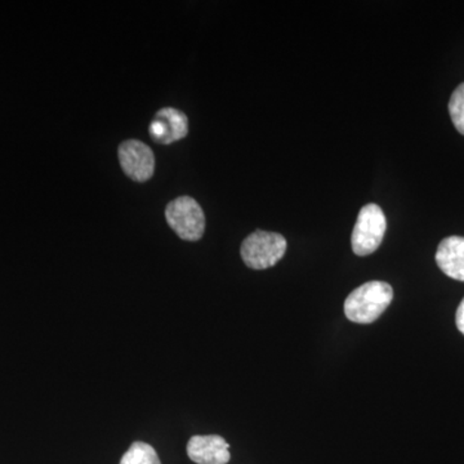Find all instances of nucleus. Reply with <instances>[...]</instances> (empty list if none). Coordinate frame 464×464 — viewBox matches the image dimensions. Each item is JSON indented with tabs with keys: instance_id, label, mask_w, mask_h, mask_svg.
<instances>
[{
	"instance_id": "1",
	"label": "nucleus",
	"mask_w": 464,
	"mask_h": 464,
	"mask_svg": "<svg viewBox=\"0 0 464 464\" xmlns=\"http://www.w3.org/2000/svg\"><path fill=\"white\" fill-rule=\"evenodd\" d=\"M393 289L384 282H369L353 290L344 302L347 319L356 324H372L390 306Z\"/></svg>"
},
{
	"instance_id": "2",
	"label": "nucleus",
	"mask_w": 464,
	"mask_h": 464,
	"mask_svg": "<svg viewBox=\"0 0 464 464\" xmlns=\"http://www.w3.org/2000/svg\"><path fill=\"white\" fill-rule=\"evenodd\" d=\"M286 240L276 232L255 231L241 244V258L253 270L273 267L284 257Z\"/></svg>"
},
{
	"instance_id": "3",
	"label": "nucleus",
	"mask_w": 464,
	"mask_h": 464,
	"mask_svg": "<svg viewBox=\"0 0 464 464\" xmlns=\"http://www.w3.org/2000/svg\"><path fill=\"white\" fill-rule=\"evenodd\" d=\"M387 221L383 210L377 204H366L360 209L351 244L356 256L364 257L380 248L386 234Z\"/></svg>"
},
{
	"instance_id": "4",
	"label": "nucleus",
	"mask_w": 464,
	"mask_h": 464,
	"mask_svg": "<svg viewBox=\"0 0 464 464\" xmlns=\"http://www.w3.org/2000/svg\"><path fill=\"white\" fill-rule=\"evenodd\" d=\"M168 225L186 241H198L206 231V216L197 200L190 197H179L168 204Z\"/></svg>"
},
{
	"instance_id": "5",
	"label": "nucleus",
	"mask_w": 464,
	"mask_h": 464,
	"mask_svg": "<svg viewBox=\"0 0 464 464\" xmlns=\"http://www.w3.org/2000/svg\"><path fill=\"white\" fill-rule=\"evenodd\" d=\"M119 161L124 173L133 181L146 182L154 176V152L139 140H128L119 146Z\"/></svg>"
},
{
	"instance_id": "6",
	"label": "nucleus",
	"mask_w": 464,
	"mask_h": 464,
	"mask_svg": "<svg viewBox=\"0 0 464 464\" xmlns=\"http://www.w3.org/2000/svg\"><path fill=\"white\" fill-rule=\"evenodd\" d=\"M149 130L152 140L161 145L179 141L188 133V116L173 108L159 110L150 124Z\"/></svg>"
},
{
	"instance_id": "7",
	"label": "nucleus",
	"mask_w": 464,
	"mask_h": 464,
	"mask_svg": "<svg viewBox=\"0 0 464 464\" xmlns=\"http://www.w3.org/2000/svg\"><path fill=\"white\" fill-rule=\"evenodd\" d=\"M230 445L217 435L192 436L188 444V456L197 464H227Z\"/></svg>"
},
{
	"instance_id": "8",
	"label": "nucleus",
	"mask_w": 464,
	"mask_h": 464,
	"mask_svg": "<svg viewBox=\"0 0 464 464\" xmlns=\"http://www.w3.org/2000/svg\"><path fill=\"white\" fill-rule=\"evenodd\" d=\"M436 264L451 279L464 282V237H449L440 243Z\"/></svg>"
},
{
	"instance_id": "9",
	"label": "nucleus",
	"mask_w": 464,
	"mask_h": 464,
	"mask_svg": "<svg viewBox=\"0 0 464 464\" xmlns=\"http://www.w3.org/2000/svg\"><path fill=\"white\" fill-rule=\"evenodd\" d=\"M119 464H161L157 450L146 442L137 441L130 445Z\"/></svg>"
},
{
	"instance_id": "10",
	"label": "nucleus",
	"mask_w": 464,
	"mask_h": 464,
	"mask_svg": "<svg viewBox=\"0 0 464 464\" xmlns=\"http://www.w3.org/2000/svg\"><path fill=\"white\" fill-rule=\"evenodd\" d=\"M449 112L454 127L464 136V83L458 85L451 94L449 101Z\"/></svg>"
},
{
	"instance_id": "11",
	"label": "nucleus",
	"mask_w": 464,
	"mask_h": 464,
	"mask_svg": "<svg viewBox=\"0 0 464 464\" xmlns=\"http://www.w3.org/2000/svg\"><path fill=\"white\" fill-rule=\"evenodd\" d=\"M456 323L457 328L459 329V332L464 335V298L463 301L460 302L459 307H458Z\"/></svg>"
}]
</instances>
